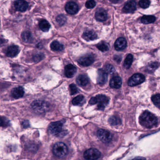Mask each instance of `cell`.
<instances>
[{
	"label": "cell",
	"instance_id": "25",
	"mask_svg": "<svg viewBox=\"0 0 160 160\" xmlns=\"http://www.w3.org/2000/svg\"><path fill=\"white\" fill-rule=\"evenodd\" d=\"M50 24L45 20H42L39 23V27L41 31L44 32H48L50 28Z\"/></svg>",
	"mask_w": 160,
	"mask_h": 160
},
{
	"label": "cell",
	"instance_id": "32",
	"mask_svg": "<svg viewBox=\"0 0 160 160\" xmlns=\"http://www.w3.org/2000/svg\"><path fill=\"white\" fill-rule=\"evenodd\" d=\"M66 20V18L63 15H59L56 18V21L58 22V24L61 26L64 25L65 23Z\"/></svg>",
	"mask_w": 160,
	"mask_h": 160
},
{
	"label": "cell",
	"instance_id": "17",
	"mask_svg": "<svg viewBox=\"0 0 160 160\" xmlns=\"http://www.w3.org/2000/svg\"><path fill=\"white\" fill-rule=\"evenodd\" d=\"M24 93L23 88L21 86L15 88L11 90V95L12 97L16 99L22 98L24 95Z\"/></svg>",
	"mask_w": 160,
	"mask_h": 160
},
{
	"label": "cell",
	"instance_id": "40",
	"mask_svg": "<svg viewBox=\"0 0 160 160\" xmlns=\"http://www.w3.org/2000/svg\"><path fill=\"white\" fill-rule=\"evenodd\" d=\"M22 126L23 128H27L30 126L29 124V121L27 120H25V121H23L22 123Z\"/></svg>",
	"mask_w": 160,
	"mask_h": 160
},
{
	"label": "cell",
	"instance_id": "9",
	"mask_svg": "<svg viewBox=\"0 0 160 160\" xmlns=\"http://www.w3.org/2000/svg\"><path fill=\"white\" fill-rule=\"evenodd\" d=\"M95 62V57L92 54L84 55L78 60L79 64L82 66L87 67L91 65Z\"/></svg>",
	"mask_w": 160,
	"mask_h": 160
},
{
	"label": "cell",
	"instance_id": "18",
	"mask_svg": "<svg viewBox=\"0 0 160 160\" xmlns=\"http://www.w3.org/2000/svg\"><path fill=\"white\" fill-rule=\"evenodd\" d=\"M96 19L100 22H103L106 21L108 18L107 12L103 8L98 9L95 13Z\"/></svg>",
	"mask_w": 160,
	"mask_h": 160
},
{
	"label": "cell",
	"instance_id": "31",
	"mask_svg": "<svg viewBox=\"0 0 160 160\" xmlns=\"http://www.w3.org/2000/svg\"><path fill=\"white\" fill-rule=\"evenodd\" d=\"M152 101L156 106L159 108L160 105V94H157L154 95L152 97Z\"/></svg>",
	"mask_w": 160,
	"mask_h": 160
},
{
	"label": "cell",
	"instance_id": "39",
	"mask_svg": "<svg viewBox=\"0 0 160 160\" xmlns=\"http://www.w3.org/2000/svg\"><path fill=\"white\" fill-rule=\"evenodd\" d=\"M115 61L116 62H117V63H120L121 62V60H122V58L121 56L119 55H115L114 58Z\"/></svg>",
	"mask_w": 160,
	"mask_h": 160
},
{
	"label": "cell",
	"instance_id": "21",
	"mask_svg": "<svg viewBox=\"0 0 160 160\" xmlns=\"http://www.w3.org/2000/svg\"><path fill=\"white\" fill-rule=\"evenodd\" d=\"M77 83L80 86L85 87L89 83V79L85 75H80L77 78Z\"/></svg>",
	"mask_w": 160,
	"mask_h": 160
},
{
	"label": "cell",
	"instance_id": "26",
	"mask_svg": "<svg viewBox=\"0 0 160 160\" xmlns=\"http://www.w3.org/2000/svg\"><path fill=\"white\" fill-rule=\"evenodd\" d=\"M22 38L23 40L26 43H31L33 41V37L32 34L28 31H25L22 34Z\"/></svg>",
	"mask_w": 160,
	"mask_h": 160
},
{
	"label": "cell",
	"instance_id": "3",
	"mask_svg": "<svg viewBox=\"0 0 160 160\" xmlns=\"http://www.w3.org/2000/svg\"><path fill=\"white\" fill-rule=\"evenodd\" d=\"M53 153L55 156L59 158H63L66 156L68 152L67 147L64 143H56L53 149Z\"/></svg>",
	"mask_w": 160,
	"mask_h": 160
},
{
	"label": "cell",
	"instance_id": "15",
	"mask_svg": "<svg viewBox=\"0 0 160 160\" xmlns=\"http://www.w3.org/2000/svg\"><path fill=\"white\" fill-rule=\"evenodd\" d=\"M127 46V42L124 38H119L115 43V48L117 51H122L125 49Z\"/></svg>",
	"mask_w": 160,
	"mask_h": 160
},
{
	"label": "cell",
	"instance_id": "33",
	"mask_svg": "<svg viewBox=\"0 0 160 160\" xmlns=\"http://www.w3.org/2000/svg\"><path fill=\"white\" fill-rule=\"evenodd\" d=\"M9 121L6 118L0 116V127H7L9 126Z\"/></svg>",
	"mask_w": 160,
	"mask_h": 160
},
{
	"label": "cell",
	"instance_id": "5",
	"mask_svg": "<svg viewBox=\"0 0 160 160\" xmlns=\"http://www.w3.org/2000/svg\"><path fill=\"white\" fill-rule=\"evenodd\" d=\"M97 136L101 142L104 143L110 142L112 139L111 133L108 131L102 129L98 131Z\"/></svg>",
	"mask_w": 160,
	"mask_h": 160
},
{
	"label": "cell",
	"instance_id": "42",
	"mask_svg": "<svg viewBox=\"0 0 160 160\" xmlns=\"http://www.w3.org/2000/svg\"><path fill=\"white\" fill-rule=\"evenodd\" d=\"M113 3H117L119 2L121 0H110Z\"/></svg>",
	"mask_w": 160,
	"mask_h": 160
},
{
	"label": "cell",
	"instance_id": "24",
	"mask_svg": "<svg viewBox=\"0 0 160 160\" xmlns=\"http://www.w3.org/2000/svg\"><path fill=\"white\" fill-rule=\"evenodd\" d=\"M50 48L54 51H61L64 49V46L58 41H54L51 44Z\"/></svg>",
	"mask_w": 160,
	"mask_h": 160
},
{
	"label": "cell",
	"instance_id": "13",
	"mask_svg": "<svg viewBox=\"0 0 160 160\" xmlns=\"http://www.w3.org/2000/svg\"><path fill=\"white\" fill-rule=\"evenodd\" d=\"M108 80V74L104 69H99L98 71V76L97 81L100 85H104Z\"/></svg>",
	"mask_w": 160,
	"mask_h": 160
},
{
	"label": "cell",
	"instance_id": "2",
	"mask_svg": "<svg viewBox=\"0 0 160 160\" xmlns=\"http://www.w3.org/2000/svg\"><path fill=\"white\" fill-rule=\"evenodd\" d=\"M32 109L36 112L43 113L49 111V105L48 102L44 101L36 100L31 104Z\"/></svg>",
	"mask_w": 160,
	"mask_h": 160
},
{
	"label": "cell",
	"instance_id": "16",
	"mask_svg": "<svg viewBox=\"0 0 160 160\" xmlns=\"http://www.w3.org/2000/svg\"><path fill=\"white\" fill-rule=\"evenodd\" d=\"M77 72V68L72 64L66 66L65 69V75L67 78H71L75 75Z\"/></svg>",
	"mask_w": 160,
	"mask_h": 160
},
{
	"label": "cell",
	"instance_id": "30",
	"mask_svg": "<svg viewBox=\"0 0 160 160\" xmlns=\"http://www.w3.org/2000/svg\"><path fill=\"white\" fill-rule=\"evenodd\" d=\"M158 66V63H152L150 64L147 66V72L152 73V72H154L156 69H157Z\"/></svg>",
	"mask_w": 160,
	"mask_h": 160
},
{
	"label": "cell",
	"instance_id": "37",
	"mask_svg": "<svg viewBox=\"0 0 160 160\" xmlns=\"http://www.w3.org/2000/svg\"><path fill=\"white\" fill-rule=\"evenodd\" d=\"M96 5V2L94 0H89L85 3V7L87 8H93Z\"/></svg>",
	"mask_w": 160,
	"mask_h": 160
},
{
	"label": "cell",
	"instance_id": "19",
	"mask_svg": "<svg viewBox=\"0 0 160 160\" xmlns=\"http://www.w3.org/2000/svg\"><path fill=\"white\" fill-rule=\"evenodd\" d=\"M82 37L84 39L87 41L95 40L98 38L97 35L95 32L92 31H87L84 32Z\"/></svg>",
	"mask_w": 160,
	"mask_h": 160
},
{
	"label": "cell",
	"instance_id": "38",
	"mask_svg": "<svg viewBox=\"0 0 160 160\" xmlns=\"http://www.w3.org/2000/svg\"><path fill=\"white\" fill-rule=\"evenodd\" d=\"M43 54L42 53H40V54H38L36 55L34 57V59L35 61L36 62H39L40 60H42V58L44 57V56H42Z\"/></svg>",
	"mask_w": 160,
	"mask_h": 160
},
{
	"label": "cell",
	"instance_id": "35",
	"mask_svg": "<svg viewBox=\"0 0 160 160\" xmlns=\"http://www.w3.org/2000/svg\"><path fill=\"white\" fill-rule=\"evenodd\" d=\"M104 71L107 73V74H113L115 72V68L111 64H108L105 67Z\"/></svg>",
	"mask_w": 160,
	"mask_h": 160
},
{
	"label": "cell",
	"instance_id": "29",
	"mask_svg": "<svg viewBox=\"0 0 160 160\" xmlns=\"http://www.w3.org/2000/svg\"><path fill=\"white\" fill-rule=\"evenodd\" d=\"M97 48L102 52H106L109 50V46L108 44L104 42H101L96 45Z\"/></svg>",
	"mask_w": 160,
	"mask_h": 160
},
{
	"label": "cell",
	"instance_id": "1",
	"mask_svg": "<svg viewBox=\"0 0 160 160\" xmlns=\"http://www.w3.org/2000/svg\"><path fill=\"white\" fill-rule=\"evenodd\" d=\"M140 124L142 126L147 128H151L157 126L158 119L155 115L146 111L144 112L139 118Z\"/></svg>",
	"mask_w": 160,
	"mask_h": 160
},
{
	"label": "cell",
	"instance_id": "41",
	"mask_svg": "<svg viewBox=\"0 0 160 160\" xmlns=\"http://www.w3.org/2000/svg\"><path fill=\"white\" fill-rule=\"evenodd\" d=\"M131 160H146V159L145 158H142V157H137Z\"/></svg>",
	"mask_w": 160,
	"mask_h": 160
},
{
	"label": "cell",
	"instance_id": "23",
	"mask_svg": "<svg viewBox=\"0 0 160 160\" xmlns=\"http://www.w3.org/2000/svg\"><path fill=\"white\" fill-rule=\"evenodd\" d=\"M156 19V17L154 16H144L141 18V22L144 24H149L154 22Z\"/></svg>",
	"mask_w": 160,
	"mask_h": 160
},
{
	"label": "cell",
	"instance_id": "7",
	"mask_svg": "<svg viewBox=\"0 0 160 160\" xmlns=\"http://www.w3.org/2000/svg\"><path fill=\"white\" fill-rule=\"evenodd\" d=\"M95 98L96 104H97L98 110L103 111L109 103V98L103 95H97Z\"/></svg>",
	"mask_w": 160,
	"mask_h": 160
},
{
	"label": "cell",
	"instance_id": "14",
	"mask_svg": "<svg viewBox=\"0 0 160 160\" xmlns=\"http://www.w3.org/2000/svg\"><path fill=\"white\" fill-rule=\"evenodd\" d=\"M19 52V48L17 46H10L7 49L6 54L7 56L13 58L17 56Z\"/></svg>",
	"mask_w": 160,
	"mask_h": 160
},
{
	"label": "cell",
	"instance_id": "28",
	"mask_svg": "<svg viewBox=\"0 0 160 160\" xmlns=\"http://www.w3.org/2000/svg\"><path fill=\"white\" fill-rule=\"evenodd\" d=\"M109 123L112 126H116L121 123V120L116 116H112L109 120Z\"/></svg>",
	"mask_w": 160,
	"mask_h": 160
},
{
	"label": "cell",
	"instance_id": "27",
	"mask_svg": "<svg viewBox=\"0 0 160 160\" xmlns=\"http://www.w3.org/2000/svg\"><path fill=\"white\" fill-rule=\"evenodd\" d=\"M133 55L132 54H129L126 57L124 62V66L126 69H128L131 67L133 62Z\"/></svg>",
	"mask_w": 160,
	"mask_h": 160
},
{
	"label": "cell",
	"instance_id": "34",
	"mask_svg": "<svg viewBox=\"0 0 160 160\" xmlns=\"http://www.w3.org/2000/svg\"><path fill=\"white\" fill-rule=\"evenodd\" d=\"M150 0H141L139 2V5L143 8H147L150 5Z\"/></svg>",
	"mask_w": 160,
	"mask_h": 160
},
{
	"label": "cell",
	"instance_id": "12",
	"mask_svg": "<svg viewBox=\"0 0 160 160\" xmlns=\"http://www.w3.org/2000/svg\"><path fill=\"white\" fill-rule=\"evenodd\" d=\"M137 3L134 0H130L125 4L123 11L125 13H133L136 9Z\"/></svg>",
	"mask_w": 160,
	"mask_h": 160
},
{
	"label": "cell",
	"instance_id": "22",
	"mask_svg": "<svg viewBox=\"0 0 160 160\" xmlns=\"http://www.w3.org/2000/svg\"><path fill=\"white\" fill-rule=\"evenodd\" d=\"M85 102V99L83 95H79L73 99L72 103L73 105L82 106Z\"/></svg>",
	"mask_w": 160,
	"mask_h": 160
},
{
	"label": "cell",
	"instance_id": "10",
	"mask_svg": "<svg viewBox=\"0 0 160 160\" xmlns=\"http://www.w3.org/2000/svg\"><path fill=\"white\" fill-rule=\"evenodd\" d=\"M66 11L70 15H75L79 11V6L75 2H70L65 5Z\"/></svg>",
	"mask_w": 160,
	"mask_h": 160
},
{
	"label": "cell",
	"instance_id": "4",
	"mask_svg": "<svg viewBox=\"0 0 160 160\" xmlns=\"http://www.w3.org/2000/svg\"><path fill=\"white\" fill-rule=\"evenodd\" d=\"M63 121H56L52 122L50 124L49 127V131L53 135L59 136L63 133Z\"/></svg>",
	"mask_w": 160,
	"mask_h": 160
},
{
	"label": "cell",
	"instance_id": "8",
	"mask_svg": "<svg viewBox=\"0 0 160 160\" xmlns=\"http://www.w3.org/2000/svg\"><path fill=\"white\" fill-rule=\"evenodd\" d=\"M145 80V78L142 74H135L129 79L128 84L129 86H135L143 82Z\"/></svg>",
	"mask_w": 160,
	"mask_h": 160
},
{
	"label": "cell",
	"instance_id": "20",
	"mask_svg": "<svg viewBox=\"0 0 160 160\" xmlns=\"http://www.w3.org/2000/svg\"><path fill=\"white\" fill-rule=\"evenodd\" d=\"M122 82L121 78L118 76L113 77L110 81V86L112 88H119L122 85Z\"/></svg>",
	"mask_w": 160,
	"mask_h": 160
},
{
	"label": "cell",
	"instance_id": "6",
	"mask_svg": "<svg viewBox=\"0 0 160 160\" xmlns=\"http://www.w3.org/2000/svg\"><path fill=\"white\" fill-rule=\"evenodd\" d=\"M101 156V153L99 150L94 148L87 149L84 154V157L87 160H97Z\"/></svg>",
	"mask_w": 160,
	"mask_h": 160
},
{
	"label": "cell",
	"instance_id": "36",
	"mask_svg": "<svg viewBox=\"0 0 160 160\" xmlns=\"http://www.w3.org/2000/svg\"><path fill=\"white\" fill-rule=\"evenodd\" d=\"M70 90L71 95H75L79 92L78 88L74 84H71L70 85Z\"/></svg>",
	"mask_w": 160,
	"mask_h": 160
},
{
	"label": "cell",
	"instance_id": "11",
	"mask_svg": "<svg viewBox=\"0 0 160 160\" xmlns=\"http://www.w3.org/2000/svg\"><path fill=\"white\" fill-rule=\"evenodd\" d=\"M14 7L17 11L24 12L28 8V4L24 0H17L14 2Z\"/></svg>",
	"mask_w": 160,
	"mask_h": 160
}]
</instances>
